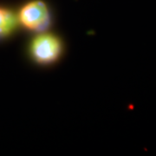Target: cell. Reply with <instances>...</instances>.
Returning <instances> with one entry per match:
<instances>
[{"label":"cell","instance_id":"6da1fadb","mask_svg":"<svg viewBox=\"0 0 156 156\" xmlns=\"http://www.w3.org/2000/svg\"><path fill=\"white\" fill-rule=\"evenodd\" d=\"M17 15L18 22L23 28L37 33L46 31L51 23L50 8L43 0H31L25 3Z\"/></svg>","mask_w":156,"mask_h":156},{"label":"cell","instance_id":"7a4b0ae2","mask_svg":"<svg viewBox=\"0 0 156 156\" xmlns=\"http://www.w3.org/2000/svg\"><path fill=\"white\" fill-rule=\"evenodd\" d=\"M62 44L54 34L41 32L35 37L30 45V53L33 60L40 64H50L60 57Z\"/></svg>","mask_w":156,"mask_h":156},{"label":"cell","instance_id":"3957f363","mask_svg":"<svg viewBox=\"0 0 156 156\" xmlns=\"http://www.w3.org/2000/svg\"><path fill=\"white\" fill-rule=\"evenodd\" d=\"M19 24L17 15L11 9L0 5V41L14 33Z\"/></svg>","mask_w":156,"mask_h":156}]
</instances>
